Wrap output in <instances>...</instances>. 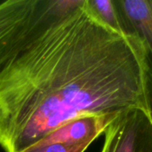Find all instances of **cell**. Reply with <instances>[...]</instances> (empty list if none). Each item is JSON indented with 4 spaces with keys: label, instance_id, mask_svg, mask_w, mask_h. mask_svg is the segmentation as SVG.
Masks as SVG:
<instances>
[{
    "label": "cell",
    "instance_id": "1",
    "mask_svg": "<svg viewBox=\"0 0 152 152\" xmlns=\"http://www.w3.org/2000/svg\"><path fill=\"white\" fill-rule=\"evenodd\" d=\"M147 53L134 33L102 23L87 0L54 1L0 70V147L20 152L74 118L145 106Z\"/></svg>",
    "mask_w": 152,
    "mask_h": 152
},
{
    "label": "cell",
    "instance_id": "2",
    "mask_svg": "<svg viewBox=\"0 0 152 152\" xmlns=\"http://www.w3.org/2000/svg\"><path fill=\"white\" fill-rule=\"evenodd\" d=\"M54 1L9 0L0 4V70L37 33Z\"/></svg>",
    "mask_w": 152,
    "mask_h": 152
},
{
    "label": "cell",
    "instance_id": "3",
    "mask_svg": "<svg viewBox=\"0 0 152 152\" xmlns=\"http://www.w3.org/2000/svg\"><path fill=\"white\" fill-rule=\"evenodd\" d=\"M102 152H152V123L144 109L119 113L104 131Z\"/></svg>",
    "mask_w": 152,
    "mask_h": 152
},
{
    "label": "cell",
    "instance_id": "4",
    "mask_svg": "<svg viewBox=\"0 0 152 152\" xmlns=\"http://www.w3.org/2000/svg\"><path fill=\"white\" fill-rule=\"evenodd\" d=\"M116 117L82 116L62 124L43 138L49 141L62 142L75 146L89 147L96 138L104 133L106 127Z\"/></svg>",
    "mask_w": 152,
    "mask_h": 152
},
{
    "label": "cell",
    "instance_id": "5",
    "mask_svg": "<svg viewBox=\"0 0 152 152\" xmlns=\"http://www.w3.org/2000/svg\"><path fill=\"white\" fill-rule=\"evenodd\" d=\"M126 20L127 29L136 34L143 43L147 62L152 70V0L116 1Z\"/></svg>",
    "mask_w": 152,
    "mask_h": 152
},
{
    "label": "cell",
    "instance_id": "6",
    "mask_svg": "<svg viewBox=\"0 0 152 152\" xmlns=\"http://www.w3.org/2000/svg\"><path fill=\"white\" fill-rule=\"evenodd\" d=\"M87 4L96 17L106 26L120 33L130 32L122 20V15L118 13L116 1L87 0Z\"/></svg>",
    "mask_w": 152,
    "mask_h": 152
},
{
    "label": "cell",
    "instance_id": "7",
    "mask_svg": "<svg viewBox=\"0 0 152 152\" xmlns=\"http://www.w3.org/2000/svg\"><path fill=\"white\" fill-rule=\"evenodd\" d=\"M88 147L75 146L62 142L49 141L42 138L20 152H85Z\"/></svg>",
    "mask_w": 152,
    "mask_h": 152
},
{
    "label": "cell",
    "instance_id": "8",
    "mask_svg": "<svg viewBox=\"0 0 152 152\" xmlns=\"http://www.w3.org/2000/svg\"><path fill=\"white\" fill-rule=\"evenodd\" d=\"M144 93H145L146 112L151 119V122L152 123V70L149 67V65L145 76Z\"/></svg>",
    "mask_w": 152,
    "mask_h": 152
}]
</instances>
